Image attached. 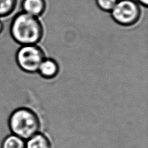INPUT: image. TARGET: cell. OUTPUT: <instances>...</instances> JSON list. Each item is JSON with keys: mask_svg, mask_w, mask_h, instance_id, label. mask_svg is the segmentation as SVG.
Listing matches in <instances>:
<instances>
[{"mask_svg": "<svg viewBox=\"0 0 148 148\" xmlns=\"http://www.w3.org/2000/svg\"><path fill=\"white\" fill-rule=\"evenodd\" d=\"M17 0H0V18L10 16L14 11Z\"/></svg>", "mask_w": 148, "mask_h": 148, "instance_id": "9c48e42d", "label": "cell"}, {"mask_svg": "<svg viewBox=\"0 0 148 148\" xmlns=\"http://www.w3.org/2000/svg\"><path fill=\"white\" fill-rule=\"evenodd\" d=\"M46 54L40 47L35 45L21 46L16 54V62L21 70L25 73L38 72Z\"/></svg>", "mask_w": 148, "mask_h": 148, "instance_id": "3957f363", "label": "cell"}, {"mask_svg": "<svg viewBox=\"0 0 148 148\" xmlns=\"http://www.w3.org/2000/svg\"><path fill=\"white\" fill-rule=\"evenodd\" d=\"M138 3L143 5L145 7H147L148 6V0H136Z\"/></svg>", "mask_w": 148, "mask_h": 148, "instance_id": "8fae6325", "label": "cell"}, {"mask_svg": "<svg viewBox=\"0 0 148 148\" xmlns=\"http://www.w3.org/2000/svg\"><path fill=\"white\" fill-rule=\"evenodd\" d=\"M25 148H53V146L48 137L44 134L38 133L27 140Z\"/></svg>", "mask_w": 148, "mask_h": 148, "instance_id": "52a82bcc", "label": "cell"}, {"mask_svg": "<svg viewBox=\"0 0 148 148\" xmlns=\"http://www.w3.org/2000/svg\"><path fill=\"white\" fill-rule=\"evenodd\" d=\"M59 71L60 66L56 60L51 58H45L40 66L38 73L44 79H53L57 76Z\"/></svg>", "mask_w": 148, "mask_h": 148, "instance_id": "5b68a950", "label": "cell"}, {"mask_svg": "<svg viewBox=\"0 0 148 148\" xmlns=\"http://www.w3.org/2000/svg\"><path fill=\"white\" fill-rule=\"evenodd\" d=\"M142 10L136 0H118L111 10V17L118 24L129 27L135 25L141 17Z\"/></svg>", "mask_w": 148, "mask_h": 148, "instance_id": "277c9868", "label": "cell"}, {"mask_svg": "<svg viewBox=\"0 0 148 148\" xmlns=\"http://www.w3.org/2000/svg\"><path fill=\"white\" fill-rule=\"evenodd\" d=\"M1 148H25V142L14 134H10L3 140Z\"/></svg>", "mask_w": 148, "mask_h": 148, "instance_id": "ba28073f", "label": "cell"}, {"mask_svg": "<svg viewBox=\"0 0 148 148\" xmlns=\"http://www.w3.org/2000/svg\"><path fill=\"white\" fill-rule=\"evenodd\" d=\"M23 12L38 18L44 14L46 9V0H23Z\"/></svg>", "mask_w": 148, "mask_h": 148, "instance_id": "8992f818", "label": "cell"}, {"mask_svg": "<svg viewBox=\"0 0 148 148\" xmlns=\"http://www.w3.org/2000/svg\"><path fill=\"white\" fill-rule=\"evenodd\" d=\"M44 32L38 18L24 12L15 15L10 27L12 39L21 46L37 44L43 38Z\"/></svg>", "mask_w": 148, "mask_h": 148, "instance_id": "6da1fadb", "label": "cell"}, {"mask_svg": "<svg viewBox=\"0 0 148 148\" xmlns=\"http://www.w3.org/2000/svg\"><path fill=\"white\" fill-rule=\"evenodd\" d=\"M7 125L10 134L27 140L39 133L41 123L38 114L33 110L19 107L10 112Z\"/></svg>", "mask_w": 148, "mask_h": 148, "instance_id": "7a4b0ae2", "label": "cell"}, {"mask_svg": "<svg viewBox=\"0 0 148 148\" xmlns=\"http://www.w3.org/2000/svg\"><path fill=\"white\" fill-rule=\"evenodd\" d=\"M3 29H4V25H3V23L2 21L0 19V34H1L3 31Z\"/></svg>", "mask_w": 148, "mask_h": 148, "instance_id": "7c38bea8", "label": "cell"}, {"mask_svg": "<svg viewBox=\"0 0 148 148\" xmlns=\"http://www.w3.org/2000/svg\"><path fill=\"white\" fill-rule=\"evenodd\" d=\"M118 0H96L97 6L104 12H111Z\"/></svg>", "mask_w": 148, "mask_h": 148, "instance_id": "30bf717a", "label": "cell"}]
</instances>
